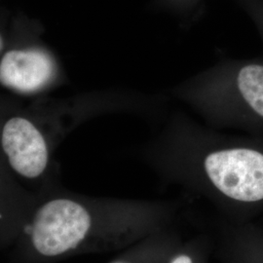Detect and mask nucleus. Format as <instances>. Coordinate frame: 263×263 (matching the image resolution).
<instances>
[{
    "mask_svg": "<svg viewBox=\"0 0 263 263\" xmlns=\"http://www.w3.org/2000/svg\"><path fill=\"white\" fill-rule=\"evenodd\" d=\"M171 263H193L192 262V259L188 256V255H185V254H181V255H179V256H177V257H175L173 260H172V262Z\"/></svg>",
    "mask_w": 263,
    "mask_h": 263,
    "instance_id": "nucleus-7",
    "label": "nucleus"
},
{
    "mask_svg": "<svg viewBox=\"0 0 263 263\" xmlns=\"http://www.w3.org/2000/svg\"><path fill=\"white\" fill-rule=\"evenodd\" d=\"M109 263H130L127 260H124V259H116V260H113L111 262Z\"/></svg>",
    "mask_w": 263,
    "mask_h": 263,
    "instance_id": "nucleus-8",
    "label": "nucleus"
},
{
    "mask_svg": "<svg viewBox=\"0 0 263 263\" xmlns=\"http://www.w3.org/2000/svg\"><path fill=\"white\" fill-rule=\"evenodd\" d=\"M198 162L200 173L220 195L245 208L263 206V138L212 144Z\"/></svg>",
    "mask_w": 263,
    "mask_h": 263,
    "instance_id": "nucleus-3",
    "label": "nucleus"
},
{
    "mask_svg": "<svg viewBox=\"0 0 263 263\" xmlns=\"http://www.w3.org/2000/svg\"><path fill=\"white\" fill-rule=\"evenodd\" d=\"M246 237V263H263V236L255 231H249Z\"/></svg>",
    "mask_w": 263,
    "mask_h": 263,
    "instance_id": "nucleus-6",
    "label": "nucleus"
},
{
    "mask_svg": "<svg viewBox=\"0 0 263 263\" xmlns=\"http://www.w3.org/2000/svg\"><path fill=\"white\" fill-rule=\"evenodd\" d=\"M173 94L220 127L263 132V60H231L191 77Z\"/></svg>",
    "mask_w": 263,
    "mask_h": 263,
    "instance_id": "nucleus-2",
    "label": "nucleus"
},
{
    "mask_svg": "<svg viewBox=\"0 0 263 263\" xmlns=\"http://www.w3.org/2000/svg\"><path fill=\"white\" fill-rule=\"evenodd\" d=\"M122 207L70 195L37 199L18 242L16 263H55L116 248L126 239Z\"/></svg>",
    "mask_w": 263,
    "mask_h": 263,
    "instance_id": "nucleus-1",
    "label": "nucleus"
},
{
    "mask_svg": "<svg viewBox=\"0 0 263 263\" xmlns=\"http://www.w3.org/2000/svg\"><path fill=\"white\" fill-rule=\"evenodd\" d=\"M259 28H260V34H261V38H262L263 40V21L262 23L259 25ZM263 43V42H262Z\"/></svg>",
    "mask_w": 263,
    "mask_h": 263,
    "instance_id": "nucleus-9",
    "label": "nucleus"
},
{
    "mask_svg": "<svg viewBox=\"0 0 263 263\" xmlns=\"http://www.w3.org/2000/svg\"><path fill=\"white\" fill-rule=\"evenodd\" d=\"M55 73L53 60L40 50H13L0 63V83L20 93L41 90Z\"/></svg>",
    "mask_w": 263,
    "mask_h": 263,
    "instance_id": "nucleus-5",
    "label": "nucleus"
},
{
    "mask_svg": "<svg viewBox=\"0 0 263 263\" xmlns=\"http://www.w3.org/2000/svg\"><path fill=\"white\" fill-rule=\"evenodd\" d=\"M1 146L10 167L26 179L42 177L49 165V148L43 135L27 119L15 117L5 123Z\"/></svg>",
    "mask_w": 263,
    "mask_h": 263,
    "instance_id": "nucleus-4",
    "label": "nucleus"
}]
</instances>
